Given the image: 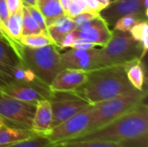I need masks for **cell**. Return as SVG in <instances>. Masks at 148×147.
I'll list each match as a JSON object with an SVG mask.
<instances>
[{
  "mask_svg": "<svg viewBox=\"0 0 148 147\" xmlns=\"http://www.w3.org/2000/svg\"><path fill=\"white\" fill-rule=\"evenodd\" d=\"M0 37H2L3 39H4L5 41H7L9 43H10L12 46H14L19 52H20V48L22 47V44L16 41H15L10 35V33L7 30V28L4 24V23L1 20L0 18Z\"/></svg>",
  "mask_w": 148,
  "mask_h": 147,
  "instance_id": "obj_29",
  "label": "cell"
},
{
  "mask_svg": "<svg viewBox=\"0 0 148 147\" xmlns=\"http://www.w3.org/2000/svg\"><path fill=\"white\" fill-rule=\"evenodd\" d=\"M27 9L29 11L30 15L32 16L33 19L35 20V22L36 23V24L39 26V28L41 29V30L49 35L48 34V27H47V24H46V22H45V19L44 17L42 16V15L41 14V12L38 10V9L36 7V6H31V5H26V4H23Z\"/></svg>",
  "mask_w": 148,
  "mask_h": 147,
  "instance_id": "obj_26",
  "label": "cell"
},
{
  "mask_svg": "<svg viewBox=\"0 0 148 147\" xmlns=\"http://www.w3.org/2000/svg\"><path fill=\"white\" fill-rule=\"evenodd\" d=\"M144 18H141L140 16H134V15H127L122 17H121L114 25V29L120 30V31H124V32H128L131 28L136 24L138 22L143 20Z\"/></svg>",
  "mask_w": 148,
  "mask_h": 147,
  "instance_id": "obj_25",
  "label": "cell"
},
{
  "mask_svg": "<svg viewBox=\"0 0 148 147\" xmlns=\"http://www.w3.org/2000/svg\"><path fill=\"white\" fill-rule=\"evenodd\" d=\"M22 1H23V4L31 5V6H36V3H37V0H22Z\"/></svg>",
  "mask_w": 148,
  "mask_h": 147,
  "instance_id": "obj_36",
  "label": "cell"
},
{
  "mask_svg": "<svg viewBox=\"0 0 148 147\" xmlns=\"http://www.w3.org/2000/svg\"><path fill=\"white\" fill-rule=\"evenodd\" d=\"M0 125H1V126H6V125L4 124V122H3L1 119H0Z\"/></svg>",
  "mask_w": 148,
  "mask_h": 147,
  "instance_id": "obj_37",
  "label": "cell"
},
{
  "mask_svg": "<svg viewBox=\"0 0 148 147\" xmlns=\"http://www.w3.org/2000/svg\"><path fill=\"white\" fill-rule=\"evenodd\" d=\"M5 26L10 36L19 42L23 29V7L17 11L10 14L7 21L5 22Z\"/></svg>",
  "mask_w": 148,
  "mask_h": 147,
  "instance_id": "obj_21",
  "label": "cell"
},
{
  "mask_svg": "<svg viewBox=\"0 0 148 147\" xmlns=\"http://www.w3.org/2000/svg\"><path fill=\"white\" fill-rule=\"evenodd\" d=\"M88 9L91 12H95V13H100L101 9L99 6V3L97 0H84Z\"/></svg>",
  "mask_w": 148,
  "mask_h": 147,
  "instance_id": "obj_33",
  "label": "cell"
},
{
  "mask_svg": "<svg viewBox=\"0 0 148 147\" xmlns=\"http://www.w3.org/2000/svg\"><path fill=\"white\" fill-rule=\"evenodd\" d=\"M143 49L140 42L135 41L128 32L112 30V36L108 42L100 49L95 67H109L125 65L135 59H143Z\"/></svg>",
  "mask_w": 148,
  "mask_h": 147,
  "instance_id": "obj_3",
  "label": "cell"
},
{
  "mask_svg": "<svg viewBox=\"0 0 148 147\" xmlns=\"http://www.w3.org/2000/svg\"><path fill=\"white\" fill-rule=\"evenodd\" d=\"M36 7L44 17L47 27L65 15L59 0H37Z\"/></svg>",
  "mask_w": 148,
  "mask_h": 147,
  "instance_id": "obj_17",
  "label": "cell"
},
{
  "mask_svg": "<svg viewBox=\"0 0 148 147\" xmlns=\"http://www.w3.org/2000/svg\"><path fill=\"white\" fill-rule=\"evenodd\" d=\"M100 13H95V12H91V11H85L83 13H81L80 15L73 17V21L75 25V29H79L87 23H88L90 21L95 19L97 16H99Z\"/></svg>",
  "mask_w": 148,
  "mask_h": 147,
  "instance_id": "obj_28",
  "label": "cell"
},
{
  "mask_svg": "<svg viewBox=\"0 0 148 147\" xmlns=\"http://www.w3.org/2000/svg\"><path fill=\"white\" fill-rule=\"evenodd\" d=\"M98 3H99V6H100V9L101 10H102L103 9H105L111 2V0H97Z\"/></svg>",
  "mask_w": 148,
  "mask_h": 147,
  "instance_id": "obj_35",
  "label": "cell"
},
{
  "mask_svg": "<svg viewBox=\"0 0 148 147\" xmlns=\"http://www.w3.org/2000/svg\"><path fill=\"white\" fill-rule=\"evenodd\" d=\"M9 16H10V12H9L5 0H0V18L4 23V24Z\"/></svg>",
  "mask_w": 148,
  "mask_h": 147,
  "instance_id": "obj_32",
  "label": "cell"
},
{
  "mask_svg": "<svg viewBox=\"0 0 148 147\" xmlns=\"http://www.w3.org/2000/svg\"><path fill=\"white\" fill-rule=\"evenodd\" d=\"M146 97V89L138 90L134 88L113 99L91 105V124L89 132L98 129L125 114L145 101Z\"/></svg>",
  "mask_w": 148,
  "mask_h": 147,
  "instance_id": "obj_5",
  "label": "cell"
},
{
  "mask_svg": "<svg viewBox=\"0 0 148 147\" xmlns=\"http://www.w3.org/2000/svg\"><path fill=\"white\" fill-rule=\"evenodd\" d=\"M3 126H1V125H0V128H1V127H3Z\"/></svg>",
  "mask_w": 148,
  "mask_h": 147,
  "instance_id": "obj_38",
  "label": "cell"
},
{
  "mask_svg": "<svg viewBox=\"0 0 148 147\" xmlns=\"http://www.w3.org/2000/svg\"><path fill=\"white\" fill-rule=\"evenodd\" d=\"M5 2H6L10 14L17 11L18 10L22 9V7H23L22 0H5Z\"/></svg>",
  "mask_w": 148,
  "mask_h": 147,
  "instance_id": "obj_31",
  "label": "cell"
},
{
  "mask_svg": "<svg viewBox=\"0 0 148 147\" xmlns=\"http://www.w3.org/2000/svg\"><path fill=\"white\" fill-rule=\"evenodd\" d=\"M148 133V107L141 102L110 123L69 141L108 140L127 143L147 139Z\"/></svg>",
  "mask_w": 148,
  "mask_h": 147,
  "instance_id": "obj_1",
  "label": "cell"
},
{
  "mask_svg": "<svg viewBox=\"0 0 148 147\" xmlns=\"http://www.w3.org/2000/svg\"><path fill=\"white\" fill-rule=\"evenodd\" d=\"M88 71L63 68L54 78L49 88L52 92H74L87 81Z\"/></svg>",
  "mask_w": 148,
  "mask_h": 147,
  "instance_id": "obj_13",
  "label": "cell"
},
{
  "mask_svg": "<svg viewBox=\"0 0 148 147\" xmlns=\"http://www.w3.org/2000/svg\"><path fill=\"white\" fill-rule=\"evenodd\" d=\"M36 104L22 101L0 92V119L7 126L30 130Z\"/></svg>",
  "mask_w": 148,
  "mask_h": 147,
  "instance_id": "obj_7",
  "label": "cell"
},
{
  "mask_svg": "<svg viewBox=\"0 0 148 147\" xmlns=\"http://www.w3.org/2000/svg\"><path fill=\"white\" fill-rule=\"evenodd\" d=\"M133 38L140 43L143 49V58L147 55L148 49V24L147 19H143L134 24L129 30Z\"/></svg>",
  "mask_w": 148,
  "mask_h": 147,
  "instance_id": "obj_20",
  "label": "cell"
},
{
  "mask_svg": "<svg viewBox=\"0 0 148 147\" xmlns=\"http://www.w3.org/2000/svg\"><path fill=\"white\" fill-rule=\"evenodd\" d=\"M53 144L44 135L35 134L26 139H23L4 147H52Z\"/></svg>",
  "mask_w": 148,
  "mask_h": 147,
  "instance_id": "obj_23",
  "label": "cell"
},
{
  "mask_svg": "<svg viewBox=\"0 0 148 147\" xmlns=\"http://www.w3.org/2000/svg\"><path fill=\"white\" fill-rule=\"evenodd\" d=\"M148 0H114L102 10L100 11L101 16L105 20L108 26H114L122 16L134 15L147 19Z\"/></svg>",
  "mask_w": 148,
  "mask_h": 147,
  "instance_id": "obj_11",
  "label": "cell"
},
{
  "mask_svg": "<svg viewBox=\"0 0 148 147\" xmlns=\"http://www.w3.org/2000/svg\"><path fill=\"white\" fill-rule=\"evenodd\" d=\"M0 92L14 99L36 104L40 101L49 100L52 91L40 80L13 81L2 87Z\"/></svg>",
  "mask_w": 148,
  "mask_h": 147,
  "instance_id": "obj_9",
  "label": "cell"
},
{
  "mask_svg": "<svg viewBox=\"0 0 148 147\" xmlns=\"http://www.w3.org/2000/svg\"><path fill=\"white\" fill-rule=\"evenodd\" d=\"M96 48V45L91 43V42H88L86 41L81 40V39H77L75 38V41L73 42V43L71 44L69 49H91Z\"/></svg>",
  "mask_w": 148,
  "mask_h": 147,
  "instance_id": "obj_30",
  "label": "cell"
},
{
  "mask_svg": "<svg viewBox=\"0 0 148 147\" xmlns=\"http://www.w3.org/2000/svg\"><path fill=\"white\" fill-rule=\"evenodd\" d=\"M127 77L131 85L138 90H143L145 85V69L142 60L135 59L125 64Z\"/></svg>",
  "mask_w": 148,
  "mask_h": 147,
  "instance_id": "obj_16",
  "label": "cell"
},
{
  "mask_svg": "<svg viewBox=\"0 0 148 147\" xmlns=\"http://www.w3.org/2000/svg\"><path fill=\"white\" fill-rule=\"evenodd\" d=\"M75 29V25L73 19L64 15L48 26V34L59 49L63 39Z\"/></svg>",
  "mask_w": 148,
  "mask_h": 147,
  "instance_id": "obj_15",
  "label": "cell"
},
{
  "mask_svg": "<svg viewBox=\"0 0 148 147\" xmlns=\"http://www.w3.org/2000/svg\"><path fill=\"white\" fill-rule=\"evenodd\" d=\"M91 124V105L52 128L45 135L54 145L72 140L89 132Z\"/></svg>",
  "mask_w": 148,
  "mask_h": 147,
  "instance_id": "obj_8",
  "label": "cell"
},
{
  "mask_svg": "<svg viewBox=\"0 0 148 147\" xmlns=\"http://www.w3.org/2000/svg\"><path fill=\"white\" fill-rule=\"evenodd\" d=\"M59 2H60V4L62 6V9L63 10L64 14L67 16L69 6H70V3H71V0H59Z\"/></svg>",
  "mask_w": 148,
  "mask_h": 147,
  "instance_id": "obj_34",
  "label": "cell"
},
{
  "mask_svg": "<svg viewBox=\"0 0 148 147\" xmlns=\"http://www.w3.org/2000/svg\"><path fill=\"white\" fill-rule=\"evenodd\" d=\"M53 128V112L49 100L40 101L36 104L30 130L37 135H47Z\"/></svg>",
  "mask_w": 148,
  "mask_h": 147,
  "instance_id": "obj_14",
  "label": "cell"
},
{
  "mask_svg": "<svg viewBox=\"0 0 148 147\" xmlns=\"http://www.w3.org/2000/svg\"><path fill=\"white\" fill-rule=\"evenodd\" d=\"M20 55L24 66L49 87L56 75L64 68L61 54L55 44L36 49L22 45Z\"/></svg>",
  "mask_w": 148,
  "mask_h": 147,
  "instance_id": "obj_4",
  "label": "cell"
},
{
  "mask_svg": "<svg viewBox=\"0 0 148 147\" xmlns=\"http://www.w3.org/2000/svg\"><path fill=\"white\" fill-rule=\"evenodd\" d=\"M134 88L127 77L125 65H116L89 70L87 81L74 92L89 105H94Z\"/></svg>",
  "mask_w": 148,
  "mask_h": 147,
  "instance_id": "obj_2",
  "label": "cell"
},
{
  "mask_svg": "<svg viewBox=\"0 0 148 147\" xmlns=\"http://www.w3.org/2000/svg\"><path fill=\"white\" fill-rule=\"evenodd\" d=\"M35 133L29 129H22L5 126L0 128V147H4L15 142L32 137Z\"/></svg>",
  "mask_w": 148,
  "mask_h": 147,
  "instance_id": "obj_18",
  "label": "cell"
},
{
  "mask_svg": "<svg viewBox=\"0 0 148 147\" xmlns=\"http://www.w3.org/2000/svg\"><path fill=\"white\" fill-rule=\"evenodd\" d=\"M42 32L39 26L36 24L32 16L30 15L28 9L23 4V29L22 36L30 35V34H38Z\"/></svg>",
  "mask_w": 148,
  "mask_h": 147,
  "instance_id": "obj_24",
  "label": "cell"
},
{
  "mask_svg": "<svg viewBox=\"0 0 148 147\" xmlns=\"http://www.w3.org/2000/svg\"><path fill=\"white\" fill-rule=\"evenodd\" d=\"M19 42L26 47L32 48V49H36V48H41L44 47L47 45L50 44H55L51 37L43 33H38V34H30V35H25L22 36Z\"/></svg>",
  "mask_w": 148,
  "mask_h": 147,
  "instance_id": "obj_22",
  "label": "cell"
},
{
  "mask_svg": "<svg viewBox=\"0 0 148 147\" xmlns=\"http://www.w3.org/2000/svg\"><path fill=\"white\" fill-rule=\"evenodd\" d=\"M85 11H89V10L84 0H71V3L67 16H69L70 18H73Z\"/></svg>",
  "mask_w": 148,
  "mask_h": 147,
  "instance_id": "obj_27",
  "label": "cell"
},
{
  "mask_svg": "<svg viewBox=\"0 0 148 147\" xmlns=\"http://www.w3.org/2000/svg\"><path fill=\"white\" fill-rule=\"evenodd\" d=\"M72 32L75 38L101 47L105 46L112 36V30L100 14L86 25L75 29Z\"/></svg>",
  "mask_w": 148,
  "mask_h": 147,
  "instance_id": "obj_12",
  "label": "cell"
},
{
  "mask_svg": "<svg viewBox=\"0 0 148 147\" xmlns=\"http://www.w3.org/2000/svg\"><path fill=\"white\" fill-rule=\"evenodd\" d=\"M36 77L23 63L20 52L0 37V87L13 81H34Z\"/></svg>",
  "mask_w": 148,
  "mask_h": 147,
  "instance_id": "obj_6",
  "label": "cell"
},
{
  "mask_svg": "<svg viewBox=\"0 0 148 147\" xmlns=\"http://www.w3.org/2000/svg\"><path fill=\"white\" fill-rule=\"evenodd\" d=\"M49 101L53 112V128L89 105L75 92H52Z\"/></svg>",
  "mask_w": 148,
  "mask_h": 147,
  "instance_id": "obj_10",
  "label": "cell"
},
{
  "mask_svg": "<svg viewBox=\"0 0 148 147\" xmlns=\"http://www.w3.org/2000/svg\"><path fill=\"white\" fill-rule=\"evenodd\" d=\"M52 147H133L127 143L114 142L108 140H82L64 141L54 144Z\"/></svg>",
  "mask_w": 148,
  "mask_h": 147,
  "instance_id": "obj_19",
  "label": "cell"
}]
</instances>
